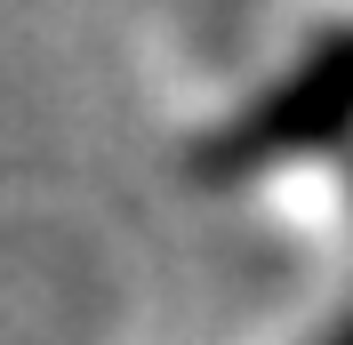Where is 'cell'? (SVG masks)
<instances>
[{
  "mask_svg": "<svg viewBox=\"0 0 353 345\" xmlns=\"http://www.w3.org/2000/svg\"><path fill=\"white\" fill-rule=\"evenodd\" d=\"M345 137H353V32H337V41H321L305 65L273 88V97H257L225 137H209L201 161H193V177L233 185V177L273 169V161L345 145Z\"/></svg>",
  "mask_w": 353,
  "mask_h": 345,
  "instance_id": "1",
  "label": "cell"
},
{
  "mask_svg": "<svg viewBox=\"0 0 353 345\" xmlns=\"http://www.w3.org/2000/svg\"><path fill=\"white\" fill-rule=\"evenodd\" d=\"M321 345H353V305H345V313H337V329H330V337H321Z\"/></svg>",
  "mask_w": 353,
  "mask_h": 345,
  "instance_id": "2",
  "label": "cell"
}]
</instances>
